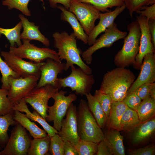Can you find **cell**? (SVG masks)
Masks as SVG:
<instances>
[{
	"label": "cell",
	"instance_id": "obj_40",
	"mask_svg": "<svg viewBox=\"0 0 155 155\" xmlns=\"http://www.w3.org/2000/svg\"><path fill=\"white\" fill-rule=\"evenodd\" d=\"M142 101L134 91L127 94L123 100L128 107L136 111Z\"/></svg>",
	"mask_w": 155,
	"mask_h": 155
},
{
	"label": "cell",
	"instance_id": "obj_8",
	"mask_svg": "<svg viewBox=\"0 0 155 155\" xmlns=\"http://www.w3.org/2000/svg\"><path fill=\"white\" fill-rule=\"evenodd\" d=\"M1 155H27L31 140L26 129L17 122Z\"/></svg>",
	"mask_w": 155,
	"mask_h": 155
},
{
	"label": "cell",
	"instance_id": "obj_19",
	"mask_svg": "<svg viewBox=\"0 0 155 155\" xmlns=\"http://www.w3.org/2000/svg\"><path fill=\"white\" fill-rule=\"evenodd\" d=\"M19 18L21 22L23 30L20 34L21 39L36 40L42 43L46 46L50 44L49 40L43 35L39 30V26L35 25L33 22H30L23 15L20 14Z\"/></svg>",
	"mask_w": 155,
	"mask_h": 155
},
{
	"label": "cell",
	"instance_id": "obj_1",
	"mask_svg": "<svg viewBox=\"0 0 155 155\" xmlns=\"http://www.w3.org/2000/svg\"><path fill=\"white\" fill-rule=\"evenodd\" d=\"M135 80L134 74L130 69L117 67L104 75L98 90L109 95L113 101H123Z\"/></svg>",
	"mask_w": 155,
	"mask_h": 155
},
{
	"label": "cell",
	"instance_id": "obj_25",
	"mask_svg": "<svg viewBox=\"0 0 155 155\" xmlns=\"http://www.w3.org/2000/svg\"><path fill=\"white\" fill-rule=\"evenodd\" d=\"M87 100L88 108L100 127L104 128L106 124L107 119L105 114L96 97L90 92L85 95Z\"/></svg>",
	"mask_w": 155,
	"mask_h": 155
},
{
	"label": "cell",
	"instance_id": "obj_45",
	"mask_svg": "<svg viewBox=\"0 0 155 155\" xmlns=\"http://www.w3.org/2000/svg\"><path fill=\"white\" fill-rule=\"evenodd\" d=\"M64 155H78L74 144L69 141H64Z\"/></svg>",
	"mask_w": 155,
	"mask_h": 155
},
{
	"label": "cell",
	"instance_id": "obj_4",
	"mask_svg": "<svg viewBox=\"0 0 155 155\" xmlns=\"http://www.w3.org/2000/svg\"><path fill=\"white\" fill-rule=\"evenodd\" d=\"M78 129L80 139L98 143L104 133L89 109L85 100L81 99L77 108Z\"/></svg>",
	"mask_w": 155,
	"mask_h": 155
},
{
	"label": "cell",
	"instance_id": "obj_17",
	"mask_svg": "<svg viewBox=\"0 0 155 155\" xmlns=\"http://www.w3.org/2000/svg\"><path fill=\"white\" fill-rule=\"evenodd\" d=\"M140 73L128 90L127 94L134 91L138 87L146 83L155 82V54L150 53L143 59Z\"/></svg>",
	"mask_w": 155,
	"mask_h": 155
},
{
	"label": "cell",
	"instance_id": "obj_22",
	"mask_svg": "<svg viewBox=\"0 0 155 155\" xmlns=\"http://www.w3.org/2000/svg\"><path fill=\"white\" fill-rule=\"evenodd\" d=\"M13 119L28 130L33 138L43 137L47 135L45 130L40 128L25 114L19 111H14Z\"/></svg>",
	"mask_w": 155,
	"mask_h": 155
},
{
	"label": "cell",
	"instance_id": "obj_33",
	"mask_svg": "<svg viewBox=\"0 0 155 155\" xmlns=\"http://www.w3.org/2000/svg\"><path fill=\"white\" fill-rule=\"evenodd\" d=\"M98 143L80 139L75 144L78 155H94L97 152Z\"/></svg>",
	"mask_w": 155,
	"mask_h": 155
},
{
	"label": "cell",
	"instance_id": "obj_15",
	"mask_svg": "<svg viewBox=\"0 0 155 155\" xmlns=\"http://www.w3.org/2000/svg\"><path fill=\"white\" fill-rule=\"evenodd\" d=\"M65 65L61 61L49 58L46 59L45 63L40 67V76L36 87L39 88L50 85L59 89L57 76L65 70Z\"/></svg>",
	"mask_w": 155,
	"mask_h": 155
},
{
	"label": "cell",
	"instance_id": "obj_27",
	"mask_svg": "<svg viewBox=\"0 0 155 155\" xmlns=\"http://www.w3.org/2000/svg\"><path fill=\"white\" fill-rule=\"evenodd\" d=\"M141 123L137 112L128 107L121 117L120 123V130L131 131Z\"/></svg>",
	"mask_w": 155,
	"mask_h": 155
},
{
	"label": "cell",
	"instance_id": "obj_23",
	"mask_svg": "<svg viewBox=\"0 0 155 155\" xmlns=\"http://www.w3.org/2000/svg\"><path fill=\"white\" fill-rule=\"evenodd\" d=\"M128 106L123 101H113L106 124L108 130H120V123L122 116Z\"/></svg>",
	"mask_w": 155,
	"mask_h": 155
},
{
	"label": "cell",
	"instance_id": "obj_38",
	"mask_svg": "<svg viewBox=\"0 0 155 155\" xmlns=\"http://www.w3.org/2000/svg\"><path fill=\"white\" fill-rule=\"evenodd\" d=\"M8 90L0 88V116L14 112L13 104L8 98Z\"/></svg>",
	"mask_w": 155,
	"mask_h": 155
},
{
	"label": "cell",
	"instance_id": "obj_34",
	"mask_svg": "<svg viewBox=\"0 0 155 155\" xmlns=\"http://www.w3.org/2000/svg\"><path fill=\"white\" fill-rule=\"evenodd\" d=\"M30 0H4L2 1L3 5L7 7L10 10L16 9L20 11L24 15L30 16L31 11L28 7Z\"/></svg>",
	"mask_w": 155,
	"mask_h": 155
},
{
	"label": "cell",
	"instance_id": "obj_37",
	"mask_svg": "<svg viewBox=\"0 0 155 155\" xmlns=\"http://www.w3.org/2000/svg\"><path fill=\"white\" fill-rule=\"evenodd\" d=\"M94 96L97 99L104 111L107 121L113 101L111 97L109 95L103 93L99 90H95Z\"/></svg>",
	"mask_w": 155,
	"mask_h": 155
},
{
	"label": "cell",
	"instance_id": "obj_18",
	"mask_svg": "<svg viewBox=\"0 0 155 155\" xmlns=\"http://www.w3.org/2000/svg\"><path fill=\"white\" fill-rule=\"evenodd\" d=\"M126 8L125 4L117 7L114 10L108 12L101 13L100 21L98 24L94 27L88 35V44L91 46L95 42L97 37L114 22L116 18Z\"/></svg>",
	"mask_w": 155,
	"mask_h": 155
},
{
	"label": "cell",
	"instance_id": "obj_11",
	"mask_svg": "<svg viewBox=\"0 0 155 155\" xmlns=\"http://www.w3.org/2000/svg\"><path fill=\"white\" fill-rule=\"evenodd\" d=\"M40 78L31 76L18 78H8L9 89L7 97L13 105L24 99L36 87Z\"/></svg>",
	"mask_w": 155,
	"mask_h": 155
},
{
	"label": "cell",
	"instance_id": "obj_3",
	"mask_svg": "<svg viewBox=\"0 0 155 155\" xmlns=\"http://www.w3.org/2000/svg\"><path fill=\"white\" fill-rule=\"evenodd\" d=\"M127 29L129 32L124 38L123 47L114 57V64L118 67L133 65L139 50L141 30L137 20L128 24Z\"/></svg>",
	"mask_w": 155,
	"mask_h": 155
},
{
	"label": "cell",
	"instance_id": "obj_5",
	"mask_svg": "<svg viewBox=\"0 0 155 155\" xmlns=\"http://www.w3.org/2000/svg\"><path fill=\"white\" fill-rule=\"evenodd\" d=\"M70 67V75L63 78H58L59 89L69 87L76 94L82 96L90 92L95 83L93 75L86 73L80 67L76 68L74 65Z\"/></svg>",
	"mask_w": 155,
	"mask_h": 155
},
{
	"label": "cell",
	"instance_id": "obj_20",
	"mask_svg": "<svg viewBox=\"0 0 155 155\" xmlns=\"http://www.w3.org/2000/svg\"><path fill=\"white\" fill-rule=\"evenodd\" d=\"M13 108L14 111L25 113L26 116L30 119L38 123L50 137L58 133V131L53 126L50 125L37 111L34 110L32 112L30 111L24 99L14 104Z\"/></svg>",
	"mask_w": 155,
	"mask_h": 155
},
{
	"label": "cell",
	"instance_id": "obj_7",
	"mask_svg": "<svg viewBox=\"0 0 155 155\" xmlns=\"http://www.w3.org/2000/svg\"><path fill=\"white\" fill-rule=\"evenodd\" d=\"M66 93L62 90L56 92L52 97L54 100L53 104L48 106L47 110L48 113L45 120L47 122L53 121V127L58 131L69 106L77 98L75 94L71 93L66 96Z\"/></svg>",
	"mask_w": 155,
	"mask_h": 155
},
{
	"label": "cell",
	"instance_id": "obj_42",
	"mask_svg": "<svg viewBox=\"0 0 155 155\" xmlns=\"http://www.w3.org/2000/svg\"><path fill=\"white\" fill-rule=\"evenodd\" d=\"M128 154L130 155H153L155 153L154 145H148L140 148L128 150Z\"/></svg>",
	"mask_w": 155,
	"mask_h": 155
},
{
	"label": "cell",
	"instance_id": "obj_28",
	"mask_svg": "<svg viewBox=\"0 0 155 155\" xmlns=\"http://www.w3.org/2000/svg\"><path fill=\"white\" fill-rule=\"evenodd\" d=\"M50 140V137L48 135L44 137L31 140L27 155L47 154L49 151Z\"/></svg>",
	"mask_w": 155,
	"mask_h": 155
},
{
	"label": "cell",
	"instance_id": "obj_31",
	"mask_svg": "<svg viewBox=\"0 0 155 155\" xmlns=\"http://www.w3.org/2000/svg\"><path fill=\"white\" fill-rule=\"evenodd\" d=\"M22 27L21 21L16 26L11 28H5L0 27V37L1 35L4 36L9 41L10 46L16 47L22 44L20 38V32Z\"/></svg>",
	"mask_w": 155,
	"mask_h": 155
},
{
	"label": "cell",
	"instance_id": "obj_6",
	"mask_svg": "<svg viewBox=\"0 0 155 155\" xmlns=\"http://www.w3.org/2000/svg\"><path fill=\"white\" fill-rule=\"evenodd\" d=\"M23 43L18 47L10 46L9 52L22 59L35 63L44 62L47 59L61 61L57 52L48 47H39L30 43L28 39H22Z\"/></svg>",
	"mask_w": 155,
	"mask_h": 155
},
{
	"label": "cell",
	"instance_id": "obj_30",
	"mask_svg": "<svg viewBox=\"0 0 155 155\" xmlns=\"http://www.w3.org/2000/svg\"><path fill=\"white\" fill-rule=\"evenodd\" d=\"M136 111L142 123L150 119L155 114V99L150 96L142 100Z\"/></svg>",
	"mask_w": 155,
	"mask_h": 155
},
{
	"label": "cell",
	"instance_id": "obj_43",
	"mask_svg": "<svg viewBox=\"0 0 155 155\" xmlns=\"http://www.w3.org/2000/svg\"><path fill=\"white\" fill-rule=\"evenodd\" d=\"M136 12L140 16L145 17L148 21L150 19H155V3L149 6H145Z\"/></svg>",
	"mask_w": 155,
	"mask_h": 155
},
{
	"label": "cell",
	"instance_id": "obj_49",
	"mask_svg": "<svg viewBox=\"0 0 155 155\" xmlns=\"http://www.w3.org/2000/svg\"><path fill=\"white\" fill-rule=\"evenodd\" d=\"M1 148L0 147V150L1 149Z\"/></svg>",
	"mask_w": 155,
	"mask_h": 155
},
{
	"label": "cell",
	"instance_id": "obj_26",
	"mask_svg": "<svg viewBox=\"0 0 155 155\" xmlns=\"http://www.w3.org/2000/svg\"><path fill=\"white\" fill-rule=\"evenodd\" d=\"M135 129L132 142L136 144L147 140L154 133L155 131V119L142 123Z\"/></svg>",
	"mask_w": 155,
	"mask_h": 155
},
{
	"label": "cell",
	"instance_id": "obj_9",
	"mask_svg": "<svg viewBox=\"0 0 155 155\" xmlns=\"http://www.w3.org/2000/svg\"><path fill=\"white\" fill-rule=\"evenodd\" d=\"M127 33L118 29L117 24L114 22L104 31V33L96 39L94 43L85 51L82 52V56L86 64H91L93 54L98 50L112 46L117 41L124 39Z\"/></svg>",
	"mask_w": 155,
	"mask_h": 155
},
{
	"label": "cell",
	"instance_id": "obj_47",
	"mask_svg": "<svg viewBox=\"0 0 155 155\" xmlns=\"http://www.w3.org/2000/svg\"><path fill=\"white\" fill-rule=\"evenodd\" d=\"M148 28L151 38L153 45L155 48V19H150L148 21Z\"/></svg>",
	"mask_w": 155,
	"mask_h": 155
},
{
	"label": "cell",
	"instance_id": "obj_41",
	"mask_svg": "<svg viewBox=\"0 0 155 155\" xmlns=\"http://www.w3.org/2000/svg\"><path fill=\"white\" fill-rule=\"evenodd\" d=\"M154 83H145L138 87L134 91L142 100H144L150 96L151 89Z\"/></svg>",
	"mask_w": 155,
	"mask_h": 155
},
{
	"label": "cell",
	"instance_id": "obj_14",
	"mask_svg": "<svg viewBox=\"0 0 155 155\" xmlns=\"http://www.w3.org/2000/svg\"><path fill=\"white\" fill-rule=\"evenodd\" d=\"M136 20L140 28L141 37L139 51L133 65L135 69L139 70L140 69L144 56L148 54L155 53V48L152 42L146 18L137 16Z\"/></svg>",
	"mask_w": 155,
	"mask_h": 155
},
{
	"label": "cell",
	"instance_id": "obj_36",
	"mask_svg": "<svg viewBox=\"0 0 155 155\" xmlns=\"http://www.w3.org/2000/svg\"><path fill=\"white\" fill-rule=\"evenodd\" d=\"M126 8L132 18L134 12L141 10L144 7L155 3V0H123Z\"/></svg>",
	"mask_w": 155,
	"mask_h": 155
},
{
	"label": "cell",
	"instance_id": "obj_32",
	"mask_svg": "<svg viewBox=\"0 0 155 155\" xmlns=\"http://www.w3.org/2000/svg\"><path fill=\"white\" fill-rule=\"evenodd\" d=\"M80 2L90 4L100 12L103 13L109 11V8L119 7L123 5V0H75Z\"/></svg>",
	"mask_w": 155,
	"mask_h": 155
},
{
	"label": "cell",
	"instance_id": "obj_39",
	"mask_svg": "<svg viewBox=\"0 0 155 155\" xmlns=\"http://www.w3.org/2000/svg\"><path fill=\"white\" fill-rule=\"evenodd\" d=\"M49 151L52 155H64V141L58 133L50 137Z\"/></svg>",
	"mask_w": 155,
	"mask_h": 155
},
{
	"label": "cell",
	"instance_id": "obj_46",
	"mask_svg": "<svg viewBox=\"0 0 155 155\" xmlns=\"http://www.w3.org/2000/svg\"><path fill=\"white\" fill-rule=\"evenodd\" d=\"M50 6L52 8H56L57 4L60 3L64 6L67 10H69L71 0H48Z\"/></svg>",
	"mask_w": 155,
	"mask_h": 155
},
{
	"label": "cell",
	"instance_id": "obj_29",
	"mask_svg": "<svg viewBox=\"0 0 155 155\" xmlns=\"http://www.w3.org/2000/svg\"><path fill=\"white\" fill-rule=\"evenodd\" d=\"M14 112L0 116V147L1 148L5 147L8 141L9 127L17 123L13 119Z\"/></svg>",
	"mask_w": 155,
	"mask_h": 155
},
{
	"label": "cell",
	"instance_id": "obj_13",
	"mask_svg": "<svg viewBox=\"0 0 155 155\" xmlns=\"http://www.w3.org/2000/svg\"><path fill=\"white\" fill-rule=\"evenodd\" d=\"M59 90L50 85L36 87L24 99L26 103L29 104L45 119L49 100Z\"/></svg>",
	"mask_w": 155,
	"mask_h": 155
},
{
	"label": "cell",
	"instance_id": "obj_48",
	"mask_svg": "<svg viewBox=\"0 0 155 155\" xmlns=\"http://www.w3.org/2000/svg\"><path fill=\"white\" fill-rule=\"evenodd\" d=\"M150 96L155 99V83H154L151 89Z\"/></svg>",
	"mask_w": 155,
	"mask_h": 155
},
{
	"label": "cell",
	"instance_id": "obj_24",
	"mask_svg": "<svg viewBox=\"0 0 155 155\" xmlns=\"http://www.w3.org/2000/svg\"><path fill=\"white\" fill-rule=\"evenodd\" d=\"M103 139L110 147L113 155H125L123 137L119 131L108 130L104 133Z\"/></svg>",
	"mask_w": 155,
	"mask_h": 155
},
{
	"label": "cell",
	"instance_id": "obj_2",
	"mask_svg": "<svg viewBox=\"0 0 155 155\" xmlns=\"http://www.w3.org/2000/svg\"><path fill=\"white\" fill-rule=\"evenodd\" d=\"M54 46L58 49V54L61 61H66L65 71H67L72 65H78L85 73H92V69L82 60V52L77 46L76 38L73 32L69 34L63 31L57 32L53 34Z\"/></svg>",
	"mask_w": 155,
	"mask_h": 155
},
{
	"label": "cell",
	"instance_id": "obj_44",
	"mask_svg": "<svg viewBox=\"0 0 155 155\" xmlns=\"http://www.w3.org/2000/svg\"><path fill=\"white\" fill-rule=\"evenodd\" d=\"M96 155H113L110 147L103 139L98 143L97 151Z\"/></svg>",
	"mask_w": 155,
	"mask_h": 155
},
{
	"label": "cell",
	"instance_id": "obj_16",
	"mask_svg": "<svg viewBox=\"0 0 155 155\" xmlns=\"http://www.w3.org/2000/svg\"><path fill=\"white\" fill-rule=\"evenodd\" d=\"M76 106L72 103L69 106L65 117L61 122L58 134L63 141H69L75 144L80 139L79 136L77 119Z\"/></svg>",
	"mask_w": 155,
	"mask_h": 155
},
{
	"label": "cell",
	"instance_id": "obj_21",
	"mask_svg": "<svg viewBox=\"0 0 155 155\" xmlns=\"http://www.w3.org/2000/svg\"><path fill=\"white\" fill-rule=\"evenodd\" d=\"M57 8L61 11V20L68 22L71 26L76 38L84 44L88 43V36L86 34L75 15L64 6H57Z\"/></svg>",
	"mask_w": 155,
	"mask_h": 155
},
{
	"label": "cell",
	"instance_id": "obj_35",
	"mask_svg": "<svg viewBox=\"0 0 155 155\" xmlns=\"http://www.w3.org/2000/svg\"><path fill=\"white\" fill-rule=\"evenodd\" d=\"M0 72L2 75L1 78V81L2 83L1 88L7 90L9 89L8 83V77L10 76L16 78L20 77L17 74L14 72L2 59L0 54Z\"/></svg>",
	"mask_w": 155,
	"mask_h": 155
},
{
	"label": "cell",
	"instance_id": "obj_50",
	"mask_svg": "<svg viewBox=\"0 0 155 155\" xmlns=\"http://www.w3.org/2000/svg\"><path fill=\"white\" fill-rule=\"evenodd\" d=\"M0 155H1L0 151Z\"/></svg>",
	"mask_w": 155,
	"mask_h": 155
},
{
	"label": "cell",
	"instance_id": "obj_12",
	"mask_svg": "<svg viewBox=\"0 0 155 155\" xmlns=\"http://www.w3.org/2000/svg\"><path fill=\"white\" fill-rule=\"evenodd\" d=\"M0 55L9 67L20 77L34 76L40 78V68L45 62L35 63L26 61L9 51H2Z\"/></svg>",
	"mask_w": 155,
	"mask_h": 155
},
{
	"label": "cell",
	"instance_id": "obj_10",
	"mask_svg": "<svg viewBox=\"0 0 155 155\" xmlns=\"http://www.w3.org/2000/svg\"><path fill=\"white\" fill-rule=\"evenodd\" d=\"M69 10L75 15L88 36L95 26L96 21L99 19L101 13L90 4L75 0L71 1Z\"/></svg>",
	"mask_w": 155,
	"mask_h": 155
}]
</instances>
